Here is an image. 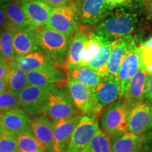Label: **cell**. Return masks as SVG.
<instances>
[{
	"label": "cell",
	"instance_id": "cell-1",
	"mask_svg": "<svg viewBox=\"0 0 152 152\" xmlns=\"http://www.w3.org/2000/svg\"><path fill=\"white\" fill-rule=\"evenodd\" d=\"M34 33L40 51L58 67L65 69L73 37L49 29L45 26L35 29Z\"/></svg>",
	"mask_w": 152,
	"mask_h": 152
},
{
	"label": "cell",
	"instance_id": "cell-2",
	"mask_svg": "<svg viewBox=\"0 0 152 152\" xmlns=\"http://www.w3.org/2000/svg\"><path fill=\"white\" fill-rule=\"evenodd\" d=\"M137 24L138 18L134 13L117 10L97 23L92 32L106 40L114 41L130 35L135 30Z\"/></svg>",
	"mask_w": 152,
	"mask_h": 152
},
{
	"label": "cell",
	"instance_id": "cell-3",
	"mask_svg": "<svg viewBox=\"0 0 152 152\" xmlns=\"http://www.w3.org/2000/svg\"><path fill=\"white\" fill-rule=\"evenodd\" d=\"M130 109L123 101L110 104L101 113L102 130L111 140H115L128 130V116Z\"/></svg>",
	"mask_w": 152,
	"mask_h": 152
},
{
	"label": "cell",
	"instance_id": "cell-4",
	"mask_svg": "<svg viewBox=\"0 0 152 152\" xmlns=\"http://www.w3.org/2000/svg\"><path fill=\"white\" fill-rule=\"evenodd\" d=\"M45 113L52 122L81 115L74 104L69 92L54 86L49 92Z\"/></svg>",
	"mask_w": 152,
	"mask_h": 152
},
{
	"label": "cell",
	"instance_id": "cell-5",
	"mask_svg": "<svg viewBox=\"0 0 152 152\" xmlns=\"http://www.w3.org/2000/svg\"><path fill=\"white\" fill-rule=\"evenodd\" d=\"M77 6L75 1L53 8L45 27L73 37L79 26Z\"/></svg>",
	"mask_w": 152,
	"mask_h": 152
},
{
	"label": "cell",
	"instance_id": "cell-6",
	"mask_svg": "<svg viewBox=\"0 0 152 152\" xmlns=\"http://www.w3.org/2000/svg\"><path fill=\"white\" fill-rule=\"evenodd\" d=\"M56 85L35 86L28 85L18 94L20 106L30 116H37L45 113L47 98L52 89Z\"/></svg>",
	"mask_w": 152,
	"mask_h": 152
},
{
	"label": "cell",
	"instance_id": "cell-7",
	"mask_svg": "<svg viewBox=\"0 0 152 152\" xmlns=\"http://www.w3.org/2000/svg\"><path fill=\"white\" fill-rule=\"evenodd\" d=\"M69 93L75 107L82 114L98 119L101 112L95 101L93 89L68 77Z\"/></svg>",
	"mask_w": 152,
	"mask_h": 152
},
{
	"label": "cell",
	"instance_id": "cell-8",
	"mask_svg": "<svg viewBox=\"0 0 152 152\" xmlns=\"http://www.w3.org/2000/svg\"><path fill=\"white\" fill-rule=\"evenodd\" d=\"M98 109L103 110L121 97V85L118 76L107 73L102 75L100 83L93 89Z\"/></svg>",
	"mask_w": 152,
	"mask_h": 152
},
{
	"label": "cell",
	"instance_id": "cell-9",
	"mask_svg": "<svg viewBox=\"0 0 152 152\" xmlns=\"http://www.w3.org/2000/svg\"><path fill=\"white\" fill-rule=\"evenodd\" d=\"M99 129L98 119L89 115L82 116L72 134L67 152H83Z\"/></svg>",
	"mask_w": 152,
	"mask_h": 152
},
{
	"label": "cell",
	"instance_id": "cell-10",
	"mask_svg": "<svg viewBox=\"0 0 152 152\" xmlns=\"http://www.w3.org/2000/svg\"><path fill=\"white\" fill-rule=\"evenodd\" d=\"M80 22L87 25H96L103 20L114 8L105 0H75Z\"/></svg>",
	"mask_w": 152,
	"mask_h": 152
},
{
	"label": "cell",
	"instance_id": "cell-11",
	"mask_svg": "<svg viewBox=\"0 0 152 152\" xmlns=\"http://www.w3.org/2000/svg\"><path fill=\"white\" fill-rule=\"evenodd\" d=\"M32 121L23 108H15L0 115V129L14 134L31 131Z\"/></svg>",
	"mask_w": 152,
	"mask_h": 152
},
{
	"label": "cell",
	"instance_id": "cell-12",
	"mask_svg": "<svg viewBox=\"0 0 152 152\" xmlns=\"http://www.w3.org/2000/svg\"><path fill=\"white\" fill-rule=\"evenodd\" d=\"M31 131L44 152H56L52 123L46 114L42 113L34 118Z\"/></svg>",
	"mask_w": 152,
	"mask_h": 152
},
{
	"label": "cell",
	"instance_id": "cell-13",
	"mask_svg": "<svg viewBox=\"0 0 152 152\" xmlns=\"http://www.w3.org/2000/svg\"><path fill=\"white\" fill-rule=\"evenodd\" d=\"M26 76L28 84L35 86L64 87L68 84V76L61 71V68L34 70L27 72Z\"/></svg>",
	"mask_w": 152,
	"mask_h": 152
},
{
	"label": "cell",
	"instance_id": "cell-14",
	"mask_svg": "<svg viewBox=\"0 0 152 152\" xmlns=\"http://www.w3.org/2000/svg\"><path fill=\"white\" fill-rule=\"evenodd\" d=\"M137 47L135 40L131 35L125 36L113 41V47L107 66L108 73L117 76L125 56Z\"/></svg>",
	"mask_w": 152,
	"mask_h": 152
},
{
	"label": "cell",
	"instance_id": "cell-15",
	"mask_svg": "<svg viewBox=\"0 0 152 152\" xmlns=\"http://www.w3.org/2000/svg\"><path fill=\"white\" fill-rule=\"evenodd\" d=\"M142 65L143 63L140 47H137L125 56L117 75L121 85V97L126 92L133 76L135 75Z\"/></svg>",
	"mask_w": 152,
	"mask_h": 152
},
{
	"label": "cell",
	"instance_id": "cell-16",
	"mask_svg": "<svg viewBox=\"0 0 152 152\" xmlns=\"http://www.w3.org/2000/svg\"><path fill=\"white\" fill-rule=\"evenodd\" d=\"M82 115L52 123L56 152H67L72 134L78 124Z\"/></svg>",
	"mask_w": 152,
	"mask_h": 152
},
{
	"label": "cell",
	"instance_id": "cell-17",
	"mask_svg": "<svg viewBox=\"0 0 152 152\" xmlns=\"http://www.w3.org/2000/svg\"><path fill=\"white\" fill-rule=\"evenodd\" d=\"M150 130H152V106L142 103L134 106L129 113L127 131L141 134Z\"/></svg>",
	"mask_w": 152,
	"mask_h": 152
},
{
	"label": "cell",
	"instance_id": "cell-18",
	"mask_svg": "<svg viewBox=\"0 0 152 152\" xmlns=\"http://www.w3.org/2000/svg\"><path fill=\"white\" fill-rule=\"evenodd\" d=\"M28 22V27L33 30L44 27L48 21L52 7L43 1H27L22 4Z\"/></svg>",
	"mask_w": 152,
	"mask_h": 152
},
{
	"label": "cell",
	"instance_id": "cell-19",
	"mask_svg": "<svg viewBox=\"0 0 152 152\" xmlns=\"http://www.w3.org/2000/svg\"><path fill=\"white\" fill-rule=\"evenodd\" d=\"M147 74V71L144 65H142L133 76L128 90L122 96L123 102L129 109L131 110L134 106L142 103L144 98V89Z\"/></svg>",
	"mask_w": 152,
	"mask_h": 152
},
{
	"label": "cell",
	"instance_id": "cell-20",
	"mask_svg": "<svg viewBox=\"0 0 152 152\" xmlns=\"http://www.w3.org/2000/svg\"><path fill=\"white\" fill-rule=\"evenodd\" d=\"M11 63L26 73L34 70L59 68L42 51H35L23 56H18L16 60Z\"/></svg>",
	"mask_w": 152,
	"mask_h": 152
},
{
	"label": "cell",
	"instance_id": "cell-21",
	"mask_svg": "<svg viewBox=\"0 0 152 152\" xmlns=\"http://www.w3.org/2000/svg\"><path fill=\"white\" fill-rule=\"evenodd\" d=\"M90 33V32L87 31L85 28L78 26L73 34L66 63L65 70L67 71L80 67L85 42Z\"/></svg>",
	"mask_w": 152,
	"mask_h": 152
},
{
	"label": "cell",
	"instance_id": "cell-22",
	"mask_svg": "<svg viewBox=\"0 0 152 152\" xmlns=\"http://www.w3.org/2000/svg\"><path fill=\"white\" fill-rule=\"evenodd\" d=\"M7 18L4 29L12 31L28 26V22L20 0H13L1 5Z\"/></svg>",
	"mask_w": 152,
	"mask_h": 152
},
{
	"label": "cell",
	"instance_id": "cell-23",
	"mask_svg": "<svg viewBox=\"0 0 152 152\" xmlns=\"http://www.w3.org/2000/svg\"><path fill=\"white\" fill-rule=\"evenodd\" d=\"M14 47L18 57L35 51H40L36 40L34 30L28 26L14 31Z\"/></svg>",
	"mask_w": 152,
	"mask_h": 152
},
{
	"label": "cell",
	"instance_id": "cell-24",
	"mask_svg": "<svg viewBox=\"0 0 152 152\" xmlns=\"http://www.w3.org/2000/svg\"><path fill=\"white\" fill-rule=\"evenodd\" d=\"M143 143V137L141 134L126 131L113 140L111 152H140Z\"/></svg>",
	"mask_w": 152,
	"mask_h": 152
},
{
	"label": "cell",
	"instance_id": "cell-25",
	"mask_svg": "<svg viewBox=\"0 0 152 152\" xmlns=\"http://www.w3.org/2000/svg\"><path fill=\"white\" fill-rule=\"evenodd\" d=\"M67 76L90 89H94L99 84L102 78V75L88 66H80L68 71Z\"/></svg>",
	"mask_w": 152,
	"mask_h": 152
},
{
	"label": "cell",
	"instance_id": "cell-26",
	"mask_svg": "<svg viewBox=\"0 0 152 152\" xmlns=\"http://www.w3.org/2000/svg\"><path fill=\"white\" fill-rule=\"evenodd\" d=\"M112 47L113 41L104 40L97 54L88 63L87 66L102 75L107 73V66L111 56Z\"/></svg>",
	"mask_w": 152,
	"mask_h": 152
},
{
	"label": "cell",
	"instance_id": "cell-27",
	"mask_svg": "<svg viewBox=\"0 0 152 152\" xmlns=\"http://www.w3.org/2000/svg\"><path fill=\"white\" fill-rule=\"evenodd\" d=\"M9 66L10 69L7 77L8 90L14 94L18 95L19 93L29 85L26 72L13 65L11 62H9Z\"/></svg>",
	"mask_w": 152,
	"mask_h": 152
},
{
	"label": "cell",
	"instance_id": "cell-28",
	"mask_svg": "<svg viewBox=\"0 0 152 152\" xmlns=\"http://www.w3.org/2000/svg\"><path fill=\"white\" fill-rule=\"evenodd\" d=\"M104 40L106 39L96 35L92 32L89 33L82 54L80 67L87 66L88 63L97 54Z\"/></svg>",
	"mask_w": 152,
	"mask_h": 152
},
{
	"label": "cell",
	"instance_id": "cell-29",
	"mask_svg": "<svg viewBox=\"0 0 152 152\" xmlns=\"http://www.w3.org/2000/svg\"><path fill=\"white\" fill-rule=\"evenodd\" d=\"M14 32L8 29H3L0 35V56L9 63L17 58L14 47Z\"/></svg>",
	"mask_w": 152,
	"mask_h": 152
},
{
	"label": "cell",
	"instance_id": "cell-30",
	"mask_svg": "<svg viewBox=\"0 0 152 152\" xmlns=\"http://www.w3.org/2000/svg\"><path fill=\"white\" fill-rule=\"evenodd\" d=\"M83 152H111V138L99 128Z\"/></svg>",
	"mask_w": 152,
	"mask_h": 152
},
{
	"label": "cell",
	"instance_id": "cell-31",
	"mask_svg": "<svg viewBox=\"0 0 152 152\" xmlns=\"http://www.w3.org/2000/svg\"><path fill=\"white\" fill-rule=\"evenodd\" d=\"M18 150L21 152H44L42 148L32 131L19 133L16 135Z\"/></svg>",
	"mask_w": 152,
	"mask_h": 152
},
{
	"label": "cell",
	"instance_id": "cell-32",
	"mask_svg": "<svg viewBox=\"0 0 152 152\" xmlns=\"http://www.w3.org/2000/svg\"><path fill=\"white\" fill-rule=\"evenodd\" d=\"M20 106L18 95L11 92L8 89L0 94V115Z\"/></svg>",
	"mask_w": 152,
	"mask_h": 152
},
{
	"label": "cell",
	"instance_id": "cell-33",
	"mask_svg": "<svg viewBox=\"0 0 152 152\" xmlns=\"http://www.w3.org/2000/svg\"><path fill=\"white\" fill-rule=\"evenodd\" d=\"M18 151L16 136L0 129V152H17Z\"/></svg>",
	"mask_w": 152,
	"mask_h": 152
},
{
	"label": "cell",
	"instance_id": "cell-34",
	"mask_svg": "<svg viewBox=\"0 0 152 152\" xmlns=\"http://www.w3.org/2000/svg\"><path fill=\"white\" fill-rule=\"evenodd\" d=\"M141 49L142 60L143 65L148 73H152V47L142 45Z\"/></svg>",
	"mask_w": 152,
	"mask_h": 152
},
{
	"label": "cell",
	"instance_id": "cell-35",
	"mask_svg": "<svg viewBox=\"0 0 152 152\" xmlns=\"http://www.w3.org/2000/svg\"><path fill=\"white\" fill-rule=\"evenodd\" d=\"M144 98L152 103V73L147 74L144 89Z\"/></svg>",
	"mask_w": 152,
	"mask_h": 152
},
{
	"label": "cell",
	"instance_id": "cell-36",
	"mask_svg": "<svg viewBox=\"0 0 152 152\" xmlns=\"http://www.w3.org/2000/svg\"><path fill=\"white\" fill-rule=\"evenodd\" d=\"M9 69V63L0 56V79L7 80Z\"/></svg>",
	"mask_w": 152,
	"mask_h": 152
},
{
	"label": "cell",
	"instance_id": "cell-37",
	"mask_svg": "<svg viewBox=\"0 0 152 152\" xmlns=\"http://www.w3.org/2000/svg\"><path fill=\"white\" fill-rule=\"evenodd\" d=\"M42 1H45L52 8H56V7H61V6L70 2L72 0H42Z\"/></svg>",
	"mask_w": 152,
	"mask_h": 152
},
{
	"label": "cell",
	"instance_id": "cell-38",
	"mask_svg": "<svg viewBox=\"0 0 152 152\" xmlns=\"http://www.w3.org/2000/svg\"><path fill=\"white\" fill-rule=\"evenodd\" d=\"M106 2L109 4L110 6L113 7L114 9L120 6H123L129 2L130 0H105Z\"/></svg>",
	"mask_w": 152,
	"mask_h": 152
},
{
	"label": "cell",
	"instance_id": "cell-39",
	"mask_svg": "<svg viewBox=\"0 0 152 152\" xmlns=\"http://www.w3.org/2000/svg\"><path fill=\"white\" fill-rule=\"evenodd\" d=\"M7 26V18L2 7L0 4V28L4 29Z\"/></svg>",
	"mask_w": 152,
	"mask_h": 152
},
{
	"label": "cell",
	"instance_id": "cell-40",
	"mask_svg": "<svg viewBox=\"0 0 152 152\" xmlns=\"http://www.w3.org/2000/svg\"><path fill=\"white\" fill-rule=\"evenodd\" d=\"M7 89H8V84H7V80L0 79V94Z\"/></svg>",
	"mask_w": 152,
	"mask_h": 152
},
{
	"label": "cell",
	"instance_id": "cell-41",
	"mask_svg": "<svg viewBox=\"0 0 152 152\" xmlns=\"http://www.w3.org/2000/svg\"><path fill=\"white\" fill-rule=\"evenodd\" d=\"M147 4L150 14H151V16L152 17V0H147Z\"/></svg>",
	"mask_w": 152,
	"mask_h": 152
},
{
	"label": "cell",
	"instance_id": "cell-42",
	"mask_svg": "<svg viewBox=\"0 0 152 152\" xmlns=\"http://www.w3.org/2000/svg\"><path fill=\"white\" fill-rule=\"evenodd\" d=\"M142 45H146V46H151L152 47V37H151L149 39H148L147 41H145Z\"/></svg>",
	"mask_w": 152,
	"mask_h": 152
},
{
	"label": "cell",
	"instance_id": "cell-43",
	"mask_svg": "<svg viewBox=\"0 0 152 152\" xmlns=\"http://www.w3.org/2000/svg\"><path fill=\"white\" fill-rule=\"evenodd\" d=\"M13 1V0H0V4L2 5L4 4L9 2V1Z\"/></svg>",
	"mask_w": 152,
	"mask_h": 152
},
{
	"label": "cell",
	"instance_id": "cell-44",
	"mask_svg": "<svg viewBox=\"0 0 152 152\" xmlns=\"http://www.w3.org/2000/svg\"><path fill=\"white\" fill-rule=\"evenodd\" d=\"M21 1V3L27 2V1H42V0H20Z\"/></svg>",
	"mask_w": 152,
	"mask_h": 152
},
{
	"label": "cell",
	"instance_id": "cell-45",
	"mask_svg": "<svg viewBox=\"0 0 152 152\" xmlns=\"http://www.w3.org/2000/svg\"><path fill=\"white\" fill-rule=\"evenodd\" d=\"M2 30H3L2 28H0V35H1V32H2Z\"/></svg>",
	"mask_w": 152,
	"mask_h": 152
},
{
	"label": "cell",
	"instance_id": "cell-46",
	"mask_svg": "<svg viewBox=\"0 0 152 152\" xmlns=\"http://www.w3.org/2000/svg\"><path fill=\"white\" fill-rule=\"evenodd\" d=\"M17 152H21V151H19V150H18V151H17Z\"/></svg>",
	"mask_w": 152,
	"mask_h": 152
}]
</instances>
